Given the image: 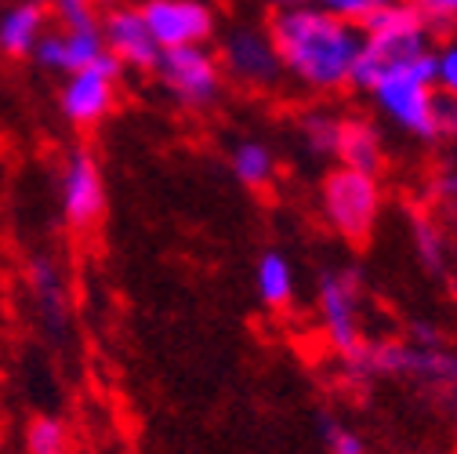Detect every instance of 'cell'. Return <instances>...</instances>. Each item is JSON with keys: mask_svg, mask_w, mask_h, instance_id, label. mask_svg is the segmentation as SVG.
Returning <instances> with one entry per match:
<instances>
[{"mask_svg": "<svg viewBox=\"0 0 457 454\" xmlns=\"http://www.w3.org/2000/svg\"><path fill=\"white\" fill-rule=\"evenodd\" d=\"M363 95L374 109V117L392 131L411 135L418 142H436V105H439L436 59L428 66L385 73Z\"/></svg>", "mask_w": 457, "mask_h": 454, "instance_id": "obj_4", "label": "cell"}, {"mask_svg": "<svg viewBox=\"0 0 457 454\" xmlns=\"http://www.w3.org/2000/svg\"><path fill=\"white\" fill-rule=\"evenodd\" d=\"M26 291L37 324L44 327L47 338H66L70 331V280L66 269L54 255H33L26 262Z\"/></svg>", "mask_w": 457, "mask_h": 454, "instance_id": "obj_13", "label": "cell"}, {"mask_svg": "<svg viewBox=\"0 0 457 454\" xmlns=\"http://www.w3.org/2000/svg\"><path fill=\"white\" fill-rule=\"evenodd\" d=\"M283 77L312 98H334L356 84L360 26L316 4L279 8L265 22Z\"/></svg>", "mask_w": 457, "mask_h": 454, "instance_id": "obj_1", "label": "cell"}, {"mask_svg": "<svg viewBox=\"0 0 457 454\" xmlns=\"http://www.w3.org/2000/svg\"><path fill=\"white\" fill-rule=\"evenodd\" d=\"M341 117L345 113L327 105L323 98L298 109L295 113V142L309 160H334V146H337V131H341Z\"/></svg>", "mask_w": 457, "mask_h": 454, "instance_id": "obj_18", "label": "cell"}, {"mask_svg": "<svg viewBox=\"0 0 457 454\" xmlns=\"http://www.w3.org/2000/svg\"><path fill=\"white\" fill-rule=\"evenodd\" d=\"M320 440L327 447V454H367V440L356 425H349L345 418L323 415L320 418Z\"/></svg>", "mask_w": 457, "mask_h": 454, "instance_id": "obj_24", "label": "cell"}, {"mask_svg": "<svg viewBox=\"0 0 457 454\" xmlns=\"http://www.w3.org/2000/svg\"><path fill=\"white\" fill-rule=\"evenodd\" d=\"M214 51H218L225 80L233 88H240V91L265 95V91H276L283 80H287L283 77V66H279L276 44H272L265 26L233 22L228 29L218 33Z\"/></svg>", "mask_w": 457, "mask_h": 454, "instance_id": "obj_8", "label": "cell"}, {"mask_svg": "<svg viewBox=\"0 0 457 454\" xmlns=\"http://www.w3.org/2000/svg\"><path fill=\"white\" fill-rule=\"evenodd\" d=\"M436 91L457 98V37L436 44Z\"/></svg>", "mask_w": 457, "mask_h": 454, "instance_id": "obj_26", "label": "cell"}, {"mask_svg": "<svg viewBox=\"0 0 457 454\" xmlns=\"http://www.w3.org/2000/svg\"><path fill=\"white\" fill-rule=\"evenodd\" d=\"M138 12L160 51L211 44L218 37V12L211 0H142Z\"/></svg>", "mask_w": 457, "mask_h": 454, "instance_id": "obj_11", "label": "cell"}, {"mask_svg": "<svg viewBox=\"0 0 457 454\" xmlns=\"http://www.w3.org/2000/svg\"><path fill=\"white\" fill-rule=\"evenodd\" d=\"M109 4L112 0H47V15L62 29H98Z\"/></svg>", "mask_w": 457, "mask_h": 454, "instance_id": "obj_22", "label": "cell"}, {"mask_svg": "<svg viewBox=\"0 0 457 454\" xmlns=\"http://www.w3.org/2000/svg\"><path fill=\"white\" fill-rule=\"evenodd\" d=\"M265 8H272V12H279V8H295V4H309V0H262Z\"/></svg>", "mask_w": 457, "mask_h": 454, "instance_id": "obj_29", "label": "cell"}, {"mask_svg": "<svg viewBox=\"0 0 457 454\" xmlns=\"http://www.w3.org/2000/svg\"><path fill=\"white\" fill-rule=\"evenodd\" d=\"M432 29H457V0H411Z\"/></svg>", "mask_w": 457, "mask_h": 454, "instance_id": "obj_27", "label": "cell"}, {"mask_svg": "<svg viewBox=\"0 0 457 454\" xmlns=\"http://www.w3.org/2000/svg\"><path fill=\"white\" fill-rule=\"evenodd\" d=\"M436 59V29L418 15L411 0H395L360 26L356 91H367L378 77L395 70L428 66Z\"/></svg>", "mask_w": 457, "mask_h": 454, "instance_id": "obj_3", "label": "cell"}, {"mask_svg": "<svg viewBox=\"0 0 457 454\" xmlns=\"http://www.w3.org/2000/svg\"><path fill=\"white\" fill-rule=\"evenodd\" d=\"M40 4H47V0H40Z\"/></svg>", "mask_w": 457, "mask_h": 454, "instance_id": "obj_30", "label": "cell"}, {"mask_svg": "<svg viewBox=\"0 0 457 454\" xmlns=\"http://www.w3.org/2000/svg\"><path fill=\"white\" fill-rule=\"evenodd\" d=\"M54 200H59V214L73 233H95L102 225L109 211V189L102 164L87 146H77L59 160Z\"/></svg>", "mask_w": 457, "mask_h": 454, "instance_id": "obj_9", "label": "cell"}, {"mask_svg": "<svg viewBox=\"0 0 457 454\" xmlns=\"http://www.w3.org/2000/svg\"><path fill=\"white\" fill-rule=\"evenodd\" d=\"M428 211L457 225V164H443L428 175Z\"/></svg>", "mask_w": 457, "mask_h": 454, "instance_id": "obj_23", "label": "cell"}, {"mask_svg": "<svg viewBox=\"0 0 457 454\" xmlns=\"http://www.w3.org/2000/svg\"><path fill=\"white\" fill-rule=\"evenodd\" d=\"M436 142L457 146V98L439 95V105H436Z\"/></svg>", "mask_w": 457, "mask_h": 454, "instance_id": "obj_28", "label": "cell"}, {"mask_svg": "<svg viewBox=\"0 0 457 454\" xmlns=\"http://www.w3.org/2000/svg\"><path fill=\"white\" fill-rule=\"evenodd\" d=\"M316 204H320L323 225L334 237H341L345 244H363L378 230L385 211L381 175H367V172H353V167L334 164L320 182Z\"/></svg>", "mask_w": 457, "mask_h": 454, "instance_id": "obj_5", "label": "cell"}, {"mask_svg": "<svg viewBox=\"0 0 457 454\" xmlns=\"http://www.w3.org/2000/svg\"><path fill=\"white\" fill-rule=\"evenodd\" d=\"M105 55L117 59L124 73H153L160 59V44L153 40L138 4H109L102 22H98Z\"/></svg>", "mask_w": 457, "mask_h": 454, "instance_id": "obj_12", "label": "cell"}, {"mask_svg": "<svg viewBox=\"0 0 457 454\" xmlns=\"http://www.w3.org/2000/svg\"><path fill=\"white\" fill-rule=\"evenodd\" d=\"M120 80H124V70L117 66V59H109V55L87 70L66 73L62 88H59L62 121L73 131H95L98 124H105V117L120 98Z\"/></svg>", "mask_w": 457, "mask_h": 454, "instance_id": "obj_10", "label": "cell"}, {"mask_svg": "<svg viewBox=\"0 0 457 454\" xmlns=\"http://www.w3.org/2000/svg\"><path fill=\"white\" fill-rule=\"evenodd\" d=\"M385 135L370 117L360 113H345L341 117V131H337V146H334V164L353 167V172H367V175H381L385 172Z\"/></svg>", "mask_w": 457, "mask_h": 454, "instance_id": "obj_15", "label": "cell"}, {"mask_svg": "<svg viewBox=\"0 0 457 454\" xmlns=\"http://www.w3.org/2000/svg\"><path fill=\"white\" fill-rule=\"evenodd\" d=\"M228 172L244 189L265 193L279 175V156L265 139H237L228 146Z\"/></svg>", "mask_w": 457, "mask_h": 454, "instance_id": "obj_19", "label": "cell"}, {"mask_svg": "<svg viewBox=\"0 0 457 454\" xmlns=\"http://www.w3.org/2000/svg\"><path fill=\"white\" fill-rule=\"evenodd\" d=\"M26 454H73V429L59 415H37L26 422L22 433Z\"/></svg>", "mask_w": 457, "mask_h": 454, "instance_id": "obj_21", "label": "cell"}, {"mask_svg": "<svg viewBox=\"0 0 457 454\" xmlns=\"http://www.w3.org/2000/svg\"><path fill=\"white\" fill-rule=\"evenodd\" d=\"M453 291H457V288H453Z\"/></svg>", "mask_w": 457, "mask_h": 454, "instance_id": "obj_31", "label": "cell"}, {"mask_svg": "<svg viewBox=\"0 0 457 454\" xmlns=\"http://www.w3.org/2000/svg\"><path fill=\"white\" fill-rule=\"evenodd\" d=\"M254 295L269 313H287L298 302V269L283 251H262L258 255Z\"/></svg>", "mask_w": 457, "mask_h": 454, "instance_id": "obj_17", "label": "cell"}, {"mask_svg": "<svg viewBox=\"0 0 457 454\" xmlns=\"http://www.w3.org/2000/svg\"><path fill=\"white\" fill-rule=\"evenodd\" d=\"M309 4H316V8H323V12H330V15H337V19H345V22L363 26V22L374 19L381 8L395 4V0H309Z\"/></svg>", "mask_w": 457, "mask_h": 454, "instance_id": "obj_25", "label": "cell"}, {"mask_svg": "<svg viewBox=\"0 0 457 454\" xmlns=\"http://www.w3.org/2000/svg\"><path fill=\"white\" fill-rule=\"evenodd\" d=\"M411 251L428 273H446L453 262V237L446 222L428 207L411 214Z\"/></svg>", "mask_w": 457, "mask_h": 454, "instance_id": "obj_20", "label": "cell"}, {"mask_svg": "<svg viewBox=\"0 0 457 454\" xmlns=\"http://www.w3.org/2000/svg\"><path fill=\"white\" fill-rule=\"evenodd\" d=\"M367 283L356 265H327L316 280V327L345 360L367 342Z\"/></svg>", "mask_w": 457, "mask_h": 454, "instance_id": "obj_6", "label": "cell"}, {"mask_svg": "<svg viewBox=\"0 0 457 454\" xmlns=\"http://www.w3.org/2000/svg\"><path fill=\"white\" fill-rule=\"evenodd\" d=\"M47 26H51L47 4H40V0H8L0 8V55L12 63L29 59Z\"/></svg>", "mask_w": 457, "mask_h": 454, "instance_id": "obj_16", "label": "cell"}, {"mask_svg": "<svg viewBox=\"0 0 457 454\" xmlns=\"http://www.w3.org/2000/svg\"><path fill=\"white\" fill-rule=\"evenodd\" d=\"M341 364H345V374L360 382H411L432 400L457 408V349L425 324H414L407 338H367Z\"/></svg>", "mask_w": 457, "mask_h": 454, "instance_id": "obj_2", "label": "cell"}, {"mask_svg": "<svg viewBox=\"0 0 457 454\" xmlns=\"http://www.w3.org/2000/svg\"><path fill=\"white\" fill-rule=\"evenodd\" d=\"M98 59H105V44L98 29H62V26H47V33L29 55V63L37 70L54 73V77L87 70Z\"/></svg>", "mask_w": 457, "mask_h": 454, "instance_id": "obj_14", "label": "cell"}, {"mask_svg": "<svg viewBox=\"0 0 457 454\" xmlns=\"http://www.w3.org/2000/svg\"><path fill=\"white\" fill-rule=\"evenodd\" d=\"M160 91L186 113H207L221 102L228 80L221 73L214 44H189V47H167L153 66Z\"/></svg>", "mask_w": 457, "mask_h": 454, "instance_id": "obj_7", "label": "cell"}]
</instances>
